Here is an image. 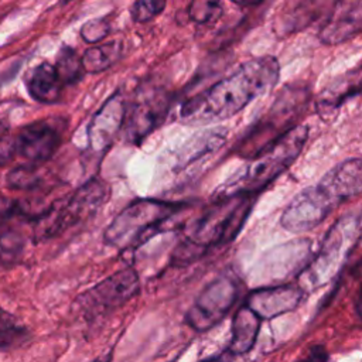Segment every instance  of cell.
Segmentation results:
<instances>
[{
    "mask_svg": "<svg viewBox=\"0 0 362 362\" xmlns=\"http://www.w3.org/2000/svg\"><path fill=\"white\" fill-rule=\"evenodd\" d=\"M280 78L279 61L272 55L252 58L206 90L189 98L180 110L187 124H209L226 120L253 99L272 90Z\"/></svg>",
    "mask_w": 362,
    "mask_h": 362,
    "instance_id": "1",
    "label": "cell"
},
{
    "mask_svg": "<svg viewBox=\"0 0 362 362\" xmlns=\"http://www.w3.org/2000/svg\"><path fill=\"white\" fill-rule=\"evenodd\" d=\"M361 158H348L331 168L315 185L300 191L281 214V226L291 233L314 229L344 201L359 195Z\"/></svg>",
    "mask_w": 362,
    "mask_h": 362,
    "instance_id": "2",
    "label": "cell"
},
{
    "mask_svg": "<svg viewBox=\"0 0 362 362\" xmlns=\"http://www.w3.org/2000/svg\"><path fill=\"white\" fill-rule=\"evenodd\" d=\"M308 137V127L297 124L259 150L242 171L232 175L219 185L212 199L219 201L228 197L252 194L256 195L281 173H284L298 157Z\"/></svg>",
    "mask_w": 362,
    "mask_h": 362,
    "instance_id": "3",
    "label": "cell"
},
{
    "mask_svg": "<svg viewBox=\"0 0 362 362\" xmlns=\"http://www.w3.org/2000/svg\"><path fill=\"white\" fill-rule=\"evenodd\" d=\"M188 208L184 202L137 199L129 204L105 230V242L120 250L136 247Z\"/></svg>",
    "mask_w": 362,
    "mask_h": 362,
    "instance_id": "4",
    "label": "cell"
},
{
    "mask_svg": "<svg viewBox=\"0 0 362 362\" xmlns=\"http://www.w3.org/2000/svg\"><path fill=\"white\" fill-rule=\"evenodd\" d=\"M255 197L256 195L252 194H240L215 201V204L195 222L185 240L204 252L209 247L230 242L239 233L249 216Z\"/></svg>",
    "mask_w": 362,
    "mask_h": 362,
    "instance_id": "5",
    "label": "cell"
},
{
    "mask_svg": "<svg viewBox=\"0 0 362 362\" xmlns=\"http://www.w3.org/2000/svg\"><path fill=\"white\" fill-rule=\"evenodd\" d=\"M109 198V187L100 180H89L68 199L37 215V236L51 238L98 212Z\"/></svg>",
    "mask_w": 362,
    "mask_h": 362,
    "instance_id": "6",
    "label": "cell"
},
{
    "mask_svg": "<svg viewBox=\"0 0 362 362\" xmlns=\"http://www.w3.org/2000/svg\"><path fill=\"white\" fill-rule=\"evenodd\" d=\"M359 229L358 214H348L331 226L320 252L308 264L307 277L311 284H325L341 270L358 242Z\"/></svg>",
    "mask_w": 362,
    "mask_h": 362,
    "instance_id": "7",
    "label": "cell"
},
{
    "mask_svg": "<svg viewBox=\"0 0 362 362\" xmlns=\"http://www.w3.org/2000/svg\"><path fill=\"white\" fill-rule=\"evenodd\" d=\"M307 99L308 92L305 89H287L284 93H280L270 110L245 137L243 143L240 144V153L253 157L264 146L270 144L287 130L294 127L291 123L301 115L304 106H307Z\"/></svg>",
    "mask_w": 362,
    "mask_h": 362,
    "instance_id": "8",
    "label": "cell"
},
{
    "mask_svg": "<svg viewBox=\"0 0 362 362\" xmlns=\"http://www.w3.org/2000/svg\"><path fill=\"white\" fill-rule=\"evenodd\" d=\"M139 288V274L129 267L113 273L82 293L76 298V304L86 318H96L124 305L137 294Z\"/></svg>",
    "mask_w": 362,
    "mask_h": 362,
    "instance_id": "9",
    "label": "cell"
},
{
    "mask_svg": "<svg viewBox=\"0 0 362 362\" xmlns=\"http://www.w3.org/2000/svg\"><path fill=\"white\" fill-rule=\"evenodd\" d=\"M238 283L229 274H221L208 283L185 314V322L195 331H206L219 324L238 300Z\"/></svg>",
    "mask_w": 362,
    "mask_h": 362,
    "instance_id": "10",
    "label": "cell"
},
{
    "mask_svg": "<svg viewBox=\"0 0 362 362\" xmlns=\"http://www.w3.org/2000/svg\"><path fill=\"white\" fill-rule=\"evenodd\" d=\"M168 109L170 98L165 90L158 88L139 89L130 105H124L122 129L126 139L133 144H139L164 122Z\"/></svg>",
    "mask_w": 362,
    "mask_h": 362,
    "instance_id": "11",
    "label": "cell"
},
{
    "mask_svg": "<svg viewBox=\"0 0 362 362\" xmlns=\"http://www.w3.org/2000/svg\"><path fill=\"white\" fill-rule=\"evenodd\" d=\"M61 140V130L55 123L34 122L24 126L13 140L14 154L30 163H42L55 154Z\"/></svg>",
    "mask_w": 362,
    "mask_h": 362,
    "instance_id": "12",
    "label": "cell"
},
{
    "mask_svg": "<svg viewBox=\"0 0 362 362\" xmlns=\"http://www.w3.org/2000/svg\"><path fill=\"white\" fill-rule=\"evenodd\" d=\"M362 28V1L346 0L332 4L320 27L318 37L324 44L337 45L355 37Z\"/></svg>",
    "mask_w": 362,
    "mask_h": 362,
    "instance_id": "13",
    "label": "cell"
},
{
    "mask_svg": "<svg viewBox=\"0 0 362 362\" xmlns=\"http://www.w3.org/2000/svg\"><path fill=\"white\" fill-rule=\"evenodd\" d=\"M303 294V288L297 284L257 288L247 296L245 305L260 320H269L293 311L300 304Z\"/></svg>",
    "mask_w": 362,
    "mask_h": 362,
    "instance_id": "14",
    "label": "cell"
},
{
    "mask_svg": "<svg viewBox=\"0 0 362 362\" xmlns=\"http://www.w3.org/2000/svg\"><path fill=\"white\" fill-rule=\"evenodd\" d=\"M124 105L126 103L122 93L116 92L93 116L88 129V140L92 151L103 153L106 148H109L116 134L122 130Z\"/></svg>",
    "mask_w": 362,
    "mask_h": 362,
    "instance_id": "15",
    "label": "cell"
},
{
    "mask_svg": "<svg viewBox=\"0 0 362 362\" xmlns=\"http://www.w3.org/2000/svg\"><path fill=\"white\" fill-rule=\"evenodd\" d=\"M361 90V69L355 68L352 71L345 72L332 81L328 86L322 89L315 102V109L318 115L328 120L329 116L335 115V112L342 106V103L358 95Z\"/></svg>",
    "mask_w": 362,
    "mask_h": 362,
    "instance_id": "16",
    "label": "cell"
},
{
    "mask_svg": "<svg viewBox=\"0 0 362 362\" xmlns=\"http://www.w3.org/2000/svg\"><path fill=\"white\" fill-rule=\"evenodd\" d=\"M260 321L262 320L250 308L242 305L233 317L230 328L232 335L226 351L235 358L247 354L257 339Z\"/></svg>",
    "mask_w": 362,
    "mask_h": 362,
    "instance_id": "17",
    "label": "cell"
},
{
    "mask_svg": "<svg viewBox=\"0 0 362 362\" xmlns=\"http://www.w3.org/2000/svg\"><path fill=\"white\" fill-rule=\"evenodd\" d=\"M28 95L40 103H55L62 93V83L57 75L54 65L41 62L27 76L25 81Z\"/></svg>",
    "mask_w": 362,
    "mask_h": 362,
    "instance_id": "18",
    "label": "cell"
},
{
    "mask_svg": "<svg viewBox=\"0 0 362 362\" xmlns=\"http://www.w3.org/2000/svg\"><path fill=\"white\" fill-rule=\"evenodd\" d=\"M328 7H332V4L328 3H318V1H301L293 6L291 10L281 14V17L277 21V31L283 34H290L293 31H298L304 28L305 25L311 24L314 20L321 17L322 14H327L325 11ZM281 34V35H283Z\"/></svg>",
    "mask_w": 362,
    "mask_h": 362,
    "instance_id": "19",
    "label": "cell"
},
{
    "mask_svg": "<svg viewBox=\"0 0 362 362\" xmlns=\"http://www.w3.org/2000/svg\"><path fill=\"white\" fill-rule=\"evenodd\" d=\"M123 54V44L120 41H112L103 45L88 48L81 57L83 72L98 74L109 69L116 64Z\"/></svg>",
    "mask_w": 362,
    "mask_h": 362,
    "instance_id": "20",
    "label": "cell"
},
{
    "mask_svg": "<svg viewBox=\"0 0 362 362\" xmlns=\"http://www.w3.org/2000/svg\"><path fill=\"white\" fill-rule=\"evenodd\" d=\"M54 68L62 85H72L78 82L83 74L81 57L68 45H64L59 49Z\"/></svg>",
    "mask_w": 362,
    "mask_h": 362,
    "instance_id": "21",
    "label": "cell"
},
{
    "mask_svg": "<svg viewBox=\"0 0 362 362\" xmlns=\"http://www.w3.org/2000/svg\"><path fill=\"white\" fill-rule=\"evenodd\" d=\"M28 337V331L14 315L0 308V351L14 348L23 344Z\"/></svg>",
    "mask_w": 362,
    "mask_h": 362,
    "instance_id": "22",
    "label": "cell"
},
{
    "mask_svg": "<svg viewBox=\"0 0 362 362\" xmlns=\"http://www.w3.org/2000/svg\"><path fill=\"white\" fill-rule=\"evenodd\" d=\"M223 14L221 3L216 1H192L188 7V16L198 24H214Z\"/></svg>",
    "mask_w": 362,
    "mask_h": 362,
    "instance_id": "23",
    "label": "cell"
},
{
    "mask_svg": "<svg viewBox=\"0 0 362 362\" xmlns=\"http://www.w3.org/2000/svg\"><path fill=\"white\" fill-rule=\"evenodd\" d=\"M165 7V1L158 0H140L134 1L130 7V17L134 23H146L158 16Z\"/></svg>",
    "mask_w": 362,
    "mask_h": 362,
    "instance_id": "24",
    "label": "cell"
},
{
    "mask_svg": "<svg viewBox=\"0 0 362 362\" xmlns=\"http://www.w3.org/2000/svg\"><path fill=\"white\" fill-rule=\"evenodd\" d=\"M23 252V240L14 232L0 233V264L16 262Z\"/></svg>",
    "mask_w": 362,
    "mask_h": 362,
    "instance_id": "25",
    "label": "cell"
},
{
    "mask_svg": "<svg viewBox=\"0 0 362 362\" xmlns=\"http://www.w3.org/2000/svg\"><path fill=\"white\" fill-rule=\"evenodd\" d=\"M110 31V25L103 18H93L86 21L81 28V37L89 44H96L102 41Z\"/></svg>",
    "mask_w": 362,
    "mask_h": 362,
    "instance_id": "26",
    "label": "cell"
},
{
    "mask_svg": "<svg viewBox=\"0 0 362 362\" xmlns=\"http://www.w3.org/2000/svg\"><path fill=\"white\" fill-rule=\"evenodd\" d=\"M7 181L13 188H31L37 182V178L33 174V168L20 167L8 174Z\"/></svg>",
    "mask_w": 362,
    "mask_h": 362,
    "instance_id": "27",
    "label": "cell"
},
{
    "mask_svg": "<svg viewBox=\"0 0 362 362\" xmlns=\"http://www.w3.org/2000/svg\"><path fill=\"white\" fill-rule=\"evenodd\" d=\"M14 146L13 140L1 137L0 139V167L7 164L14 157Z\"/></svg>",
    "mask_w": 362,
    "mask_h": 362,
    "instance_id": "28",
    "label": "cell"
},
{
    "mask_svg": "<svg viewBox=\"0 0 362 362\" xmlns=\"http://www.w3.org/2000/svg\"><path fill=\"white\" fill-rule=\"evenodd\" d=\"M304 362H327L328 352L322 345H314L308 349L307 356L303 359Z\"/></svg>",
    "mask_w": 362,
    "mask_h": 362,
    "instance_id": "29",
    "label": "cell"
},
{
    "mask_svg": "<svg viewBox=\"0 0 362 362\" xmlns=\"http://www.w3.org/2000/svg\"><path fill=\"white\" fill-rule=\"evenodd\" d=\"M233 359H235V356L232 354H229L228 351H225V352H222V354H219L216 356H211V358H208V359H205L202 362H232Z\"/></svg>",
    "mask_w": 362,
    "mask_h": 362,
    "instance_id": "30",
    "label": "cell"
},
{
    "mask_svg": "<svg viewBox=\"0 0 362 362\" xmlns=\"http://www.w3.org/2000/svg\"><path fill=\"white\" fill-rule=\"evenodd\" d=\"M109 361H110V356H109V355H106V356H100V358L95 359L93 362H109Z\"/></svg>",
    "mask_w": 362,
    "mask_h": 362,
    "instance_id": "31",
    "label": "cell"
},
{
    "mask_svg": "<svg viewBox=\"0 0 362 362\" xmlns=\"http://www.w3.org/2000/svg\"><path fill=\"white\" fill-rule=\"evenodd\" d=\"M301 362H304V361H301Z\"/></svg>",
    "mask_w": 362,
    "mask_h": 362,
    "instance_id": "32",
    "label": "cell"
}]
</instances>
